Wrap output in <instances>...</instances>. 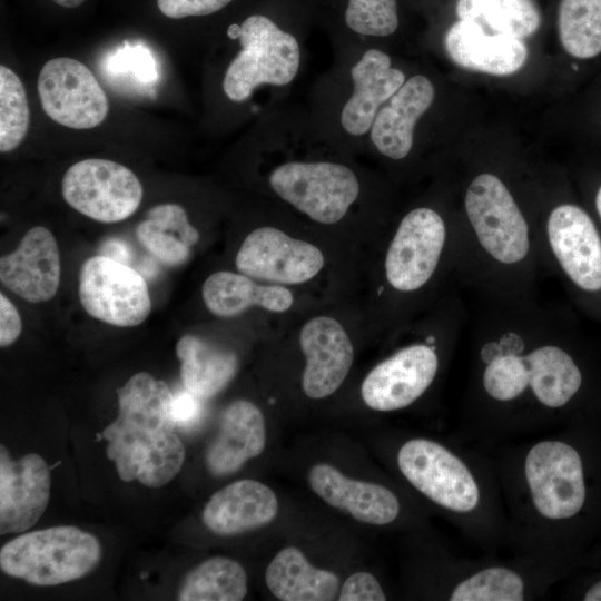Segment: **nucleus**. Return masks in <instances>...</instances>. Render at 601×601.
I'll use <instances>...</instances> for the list:
<instances>
[{
	"label": "nucleus",
	"mask_w": 601,
	"mask_h": 601,
	"mask_svg": "<svg viewBox=\"0 0 601 601\" xmlns=\"http://www.w3.org/2000/svg\"><path fill=\"white\" fill-rule=\"evenodd\" d=\"M584 601H601V579L591 584L582 594Z\"/></svg>",
	"instance_id": "obj_40"
},
{
	"label": "nucleus",
	"mask_w": 601,
	"mask_h": 601,
	"mask_svg": "<svg viewBox=\"0 0 601 601\" xmlns=\"http://www.w3.org/2000/svg\"><path fill=\"white\" fill-rule=\"evenodd\" d=\"M101 558L98 539L76 526L62 525L21 534L0 551L1 570L36 585H57L80 579Z\"/></svg>",
	"instance_id": "obj_11"
},
{
	"label": "nucleus",
	"mask_w": 601,
	"mask_h": 601,
	"mask_svg": "<svg viewBox=\"0 0 601 601\" xmlns=\"http://www.w3.org/2000/svg\"><path fill=\"white\" fill-rule=\"evenodd\" d=\"M30 110L24 87L17 73L0 66V151L14 150L24 139Z\"/></svg>",
	"instance_id": "obj_31"
},
{
	"label": "nucleus",
	"mask_w": 601,
	"mask_h": 601,
	"mask_svg": "<svg viewBox=\"0 0 601 601\" xmlns=\"http://www.w3.org/2000/svg\"><path fill=\"white\" fill-rule=\"evenodd\" d=\"M444 48L459 67L494 76L516 72L528 56L520 39L489 35L475 23L462 20L446 31Z\"/></svg>",
	"instance_id": "obj_23"
},
{
	"label": "nucleus",
	"mask_w": 601,
	"mask_h": 601,
	"mask_svg": "<svg viewBox=\"0 0 601 601\" xmlns=\"http://www.w3.org/2000/svg\"><path fill=\"white\" fill-rule=\"evenodd\" d=\"M459 20L473 22L484 32L523 39L541 23L538 8L531 0H457Z\"/></svg>",
	"instance_id": "obj_28"
},
{
	"label": "nucleus",
	"mask_w": 601,
	"mask_h": 601,
	"mask_svg": "<svg viewBox=\"0 0 601 601\" xmlns=\"http://www.w3.org/2000/svg\"><path fill=\"white\" fill-rule=\"evenodd\" d=\"M200 400L186 388L173 394L171 416L176 426L189 427L199 420L203 410Z\"/></svg>",
	"instance_id": "obj_37"
},
{
	"label": "nucleus",
	"mask_w": 601,
	"mask_h": 601,
	"mask_svg": "<svg viewBox=\"0 0 601 601\" xmlns=\"http://www.w3.org/2000/svg\"><path fill=\"white\" fill-rule=\"evenodd\" d=\"M78 290L83 309L109 325L137 326L151 311L144 275L104 255L92 256L82 264Z\"/></svg>",
	"instance_id": "obj_12"
},
{
	"label": "nucleus",
	"mask_w": 601,
	"mask_h": 601,
	"mask_svg": "<svg viewBox=\"0 0 601 601\" xmlns=\"http://www.w3.org/2000/svg\"><path fill=\"white\" fill-rule=\"evenodd\" d=\"M461 440L485 447L552 431L579 398L584 372L560 311L476 299Z\"/></svg>",
	"instance_id": "obj_1"
},
{
	"label": "nucleus",
	"mask_w": 601,
	"mask_h": 601,
	"mask_svg": "<svg viewBox=\"0 0 601 601\" xmlns=\"http://www.w3.org/2000/svg\"><path fill=\"white\" fill-rule=\"evenodd\" d=\"M61 190L70 207L100 223L125 220L138 209L144 194L129 168L100 158L73 164L63 176Z\"/></svg>",
	"instance_id": "obj_13"
},
{
	"label": "nucleus",
	"mask_w": 601,
	"mask_h": 601,
	"mask_svg": "<svg viewBox=\"0 0 601 601\" xmlns=\"http://www.w3.org/2000/svg\"><path fill=\"white\" fill-rule=\"evenodd\" d=\"M226 38L236 48L220 77L221 95L259 119L283 105L299 79L306 60L304 38L300 30L266 13L230 23Z\"/></svg>",
	"instance_id": "obj_7"
},
{
	"label": "nucleus",
	"mask_w": 601,
	"mask_h": 601,
	"mask_svg": "<svg viewBox=\"0 0 601 601\" xmlns=\"http://www.w3.org/2000/svg\"><path fill=\"white\" fill-rule=\"evenodd\" d=\"M467 318L460 307L442 326L423 341L401 346L376 364L365 376L361 395L364 403L378 412L410 407L434 385Z\"/></svg>",
	"instance_id": "obj_9"
},
{
	"label": "nucleus",
	"mask_w": 601,
	"mask_h": 601,
	"mask_svg": "<svg viewBox=\"0 0 601 601\" xmlns=\"http://www.w3.org/2000/svg\"><path fill=\"white\" fill-rule=\"evenodd\" d=\"M100 255L110 257L117 262L127 265H130L132 259V252L130 246L118 238H110L104 242Z\"/></svg>",
	"instance_id": "obj_39"
},
{
	"label": "nucleus",
	"mask_w": 601,
	"mask_h": 601,
	"mask_svg": "<svg viewBox=\"0 0 601 601\" xmlns=\"http://www.w3.org/2000/svg\"><path fill=\"white\" fill-rule=\"evenodd\" d=\"M269 591L283 601H331L338 597V577L315 568L304 553L287 546L280 550L266 569Z\"/></svg>",
	"instance_id": "obj_25"
},
{
	"label": "nucleus",
	"mask_w": 601,
	"mask_h": 601,
	"mask_svg": "<svg viewBox=\"0 0 601 601\" xmlns=\"http://www.w3.org/2000/svg\"><path fill=\"white\" fill-rule=\"evenodd\" d=\"M595 209L601 220V186L598 188L594 199Z\"/></svg>",
	"instance_id": "obj_42"
},
{
	"label": "nucleus",
	"mask_w": 601,
	"mask_h": 601,
	"mask_svg": "<svg viewBox=\"0 0 601 601\" xmlns=\"http://www.w3.org/2000/svg\"><path fill=\"white\" fill-rule=\"evenodd\" d=\"M118 415L102 432L107 455L121 480L149 487L169 483L185 461V447L174 432L173 393L146 372L117 390Z\"/></svg>",
	"instance_id": "obj_6"
},
{
	"label": "nucleus",
	"mask_w": 601,
	"mask_h": 601,
	"mask_svg": "<svg viewBox=\"0 0 601 601\" xmlns=\"http://www.w3.org/2000/svg\"><path fill=\"white\" fill-rule=\"evenodd\" d=\"M542 270L587 296L601 294V234L580 206L560 201L535 215Z\"/></svg>",
	"instance_id": "obj_10"
},
{
	"label": "nucleus",
	"mask_w": 601,
	"mask_h": 601,
	"mask_svg": "<svg viewBox=\"0 0 601 601\" xmlns=\"http://www.w3.org/2000/svg\"><path fill=\"white\" fill-rule=\"evenodd\" d=\"M265 445L266 425L260 410L249 401H234L225 408L219 432L206 451V465L215 476L233 474L257 457Z\"/></svg>",
	"instance_id": "obj_22"
},
{
	"label": "nucleus",
	"mask_w": 601,
	"mask_h": 601,
	"mask_svg": "<svg viewBox=\"0 0 601 601\" xmlns=\"http://www.w3.org/2000/svg\"><path fill=\"white\" fill-rule=\"evenodd\" d=\"M490 452L506 518L505 546L563 570L566 529L587 506L583 456L568 436L552 431L500 443Z\"/></svg>",
	"instance_id": "obj_2"
},
{
	"label": "nucleus",
	"mask_w": 601,
	"mask_h": 601,
	"mask_svg": "<svg viewBox=\"0 0 601 601\" xmlns=\"http://www.w3.org/2000/svg\"><path fill=\"white\" fill-rule=\"evenodd\" d=\"M298 339L306 361L304 393L316 400L332 395L353 364L354 349L347 333L337 319L316 316L303 325Z\"/></svg>",
	"instance_id": "obj_18"
},
{
	"label": "nucleus",
	"mask_w": 601,
	"mask_h": 601,
	"mask_svg": "<svg viewBox=\"0 0 601 601\" xmlns=\"http://www.w3.org/2000/svg\"><path fill=\"white\" fill-rule=\"evenodd\" d=\"M52 1L65 8H77L80 4H82L86 0H52Z\"/></svg>",
	"instance_id": "obj_41"
},
{
	"label": "nucleus",
	"mask_w": 601,
	"mask_h": 601,
	"mask_svg": "<svg viewBox=\"0 0 601 601\" xmlns=\"http://www.w3.org/2000/svg\"><path fill=\"white\" fill-rule=\"evenodd\" d=\"M337 599L339 601H385L387 597L373 574L356 572L346 579Z\"/></svg>",
	"instance_id": "obj_34"
},
{
	"label": "nucleus",
	"mask_w": 601,
	"mask_h": 601,
	"mask_svg": "<svg viewBox=\"0 0 601 601\" xmlns=\"http://www.w3.org/2000/svg\"><path fill=\"white\" fill-rule=\"evenodd\" d=\"M234 0H157L162 14L171 19L204 17L216 13Z\"/></svg>",
	"instance_id": "obj_35"
},
{
	"label": "nucleus",
	"mask_w": 601,
	"mask_h": 601,
	"mask_svg": "<svg viewBox=\"0 0 601 601\" xmlns=\"http://www.w3.org/2000/svg\"><path fill=\"white\" fill-rule=\"evenodd\" d=\"M50 496V469L36 453L12 459L0 447V534L20 533L43 514Z\"/></svg>",
	"instance_id": "obj_17"
},
{
	"label": "nucleus",
	"mask_w": 601,
	"mask_h": 601,
	"mask_svg": "<svg viewBox=\"0 0 601 601\" xmlns=\"http://www.w3.org/2000/svg\"><path fill=\"white\" fill-rule=\"evenodd\" d=\"M112 70L132 71L144 82L154 81L157 76L155 62L144 48H127L120 51L112 60Z\"/></svg>",
	"instance_id": "obj_36"
},
{
	"label": "nucleus",
	"mask_w": 601,
	"mask_h": 601,
	"mask_svg": "<svg viewBox=\"0 0 601 601\" xmlns=\"http://www.w3.org/2000/svg\"><path fill=\"white\" fill-rule=\"evenodd\" d=\"M559 37L564 50L579 59L601 52V0H561Z\"/></svg>",
	"instance_id": "obj_30"
},
{
	"label": "nucleus",
	"mask_w": 601,
	"mask_h": 601,
	"mask_svg": "<svg viewBox=\"0 0 601 601\" xmlns=\"http://www.w3.org/2000/svg\"><path fill=\"white\" fill-rule=\"evenodd\" d=\"M334 47L377 45L390 39L400 27L397 0H344Z\"/></svg>",
	"instance_id": "obj_27"
},
{
	"label": "nucleus",
	"mask_w": 601,
	"mask_h": 601,
	"mask_svg": "<svg viewBox=\"0 0 601 601\" xmlns=\"http://www.w3.org/2000/svg\"><path fill=\"white\" fill-rule=\"evenodd\" d=\"M235 264L239 273L276 285L313 279L324 267L322 250L273 226L252 230L243 240Z\"/></svg>",
	"instance_id": "obj_15"
},
{
	"label": "nucleus",
	"mask_w": 601,
	"mask_h": 601,
	"mask_svg": "<svg viewBox=\"0 0 601 601\" xmlns=\"http://www.w3.org/2000/svg\"><path fill=\"white\" fill-rule=\"evenodd\" d=\"M37 87L46 115L65 127H97L109 111L108 98L96 77L73 58L47 61L39 72Z\"/></svg>",
	"instance_id": "obj_14"
},
{
	"label": "nucleus",
	"mask_w": 601,
	"mask_h": 601,
	"mask_svg": "<svg viewBox=\"0 0 601 601\" xmlns=\"http://www.w3.org/2000/svg\"><path fill=\"white\" fill-rule=\"evenodd\" d=\"M247 593V574L235 560L215 556L194 568L178 593L181 601H239Z\"/></svg>",
	"instance_id": "obj_29"
},
{
	"label": "nucleus",
	"mask_w": 601,
	"mask_h": 601,
	"mask_svg": "<svg viewBox=\"0 0 601 601\" xmlns=\"http://www.w3.org/2000/svg\"><path fill=\"white\" fill-rule=\"evenodd\" d=\"M278 513L274 491L255 480H239L211 495L201 514L219 535L240 534L270 523Z\"/></svg>",
	"instance_id": "obj_21"
},
{
	"label": "nucleus",
	"mask_w": 601,
	"mask_h": 601,
	"mask_svg": "<svg viewBox=\"0 0 601 601\" xmlns=\"http://www.w3.org/2000/svg\"><path fill=\"white\" fill-rule=\"evenodd\" d=\"M60 254L49 229L36 226L18 247L0 258V280L11 292L30 303L50 300L60 283Z\"/></svg>",
	"instance_id": "obj_19"
},
{
	"label": "nucleus",
	"mask_w": 601,
	"mask_h": 601,
	"mask_svg": "<svg viewBox=\"0 0 601 601\" xmlns=\"http://www.w3.org/2000/svg\"><path fill=\"white\" fill-rule=\"evenodd\" d=\"M435 97V85L427 75H408L401 88L378 110L365 151L391 162L407 160L414 151L416 127L432 109Z\"/></svg>",
	"instance_id": "obj_16"
},
{
	"label": "nucleus",
	"mask_w": 601,
	"mask_h": 601,
	"mask_svg": "<svg viewBox=\"0 0 601 601\" xmlns=\"http://www.w3.org/2000/svg\"><path fill=\"white\" fill-rule=\"evenodd\" d=\"M22 331L21 317L16 306L4 294H0V345L13 344Z\"/></svg>",
	"instance_id": "obj_38"
},
{
	"label": "nucleus",
	"mask_w": 601,
	"mask_h": 601,
	"mask_svg": "<svg viewBox=\"0 0 601 601\" xmlns=\"http://www.w3.org/2000/svg\"><path fill=\"white\" fill-rule=\"evenodd\" d=\"M333 52L332 66L312 88L307 109L343 148L364 152L378 110L408 75L383 46H337Z\"/></svg>",
	"instance_id": "obj_5"
},
{
	"label": "nucleus",
	"mask_w": 601,
	"mask_h": 601,
	"mask_svg": "<svg viewBox=\"0 0 601 601\" xmlns=\"http://www.w3.org/2000/svg\"><path fill=\"white\" fill-rule=\"evenodd\" d=\"M147 218L175 233L187 246L199 240L198 230L190 224L186 210L177 204H160L149 209Z\"/></svg>",
	"instance_id": "obj_33"
},
{
	"label": "nucleus",
	"mask_w": 601,
	"mask_h": 601,
	"mask_svg": "<svg viewBox=\"0 0 601 601\" xmlns=\"http://www.w3.org/2000/svg\"><path fill=\"white\" fill-rule=\"evenodd\" d=\"M404 480L485 552L505 546L506 518L493 457L486 447L415 436L397 450Z\"/></svg>",
	"instance_id": "obj_4"
},
{
	"label": "nucleus",
	"mask_w": 601,
	"mask_h": 601,
	"mask_svg": "<svg viewBox=\"0 0 601 601\" xmlns=\"http://www.w3.org/2000/svg\"><path fill=\"white\" fill-rule=\"evenodd\" d=\"M184 387L200 397L210 398L224 390L238 368L237 356L195 335H184L176 344Z\"/></svg>",
	"instance_id": "obj_26"
},
{
	"label": "nucleus",
	"mask_w": 601,
	"mask_h": 601,
	"mask_svg": "<svg viewBox=\"0 0 601 601\" xmlns=\"http://www.w3.org/2000/svg\"><path fill=\"white\" fill-rule=\"evenodd\" d=\"M201 296L207 309L218 317H234L253 306L283 313L294 303L292 292L283 285L257 284L242 273L227 270L208 276L203 284Z\"/></svg>",
	"instance_id": "obj_24"
},
{
	"label": "nucleus",
	"mask_w": 601,
	"mask_h": 601,
	"mask_svg": "<svg viewBox=\"0 0 601 601\" xmlns=\"http://www.w3.org/2000/svg\"><path fill=\"white\" fill-rule=\"evenodd\" d=\"M144 248L156 259L168 266L184 264L190 256V248L175 233L147 218L136 229Z\"/></svg>",
	"instance_id": "obj_32"
},
{
	"label": "nucleus",
	"mask_w": 601,
	"mask_h": 601,
	"mask_svg": "<svg viewBox=\"0 0 601 601\" xmlns=\"http://www.w3.org/2000/svg\"><path fill=\"white\" fill-rule=\"evenodd\" d=\"M308 484L328 505L346 511L359 522L387 525L402 512L400 497L391 489L349 479L329 464L312 466Z\"/></svg>",
	"instance_id": "obj_20"
},
{
	"label": "nucleus",
	"mask_w": 601,
	"mask_h": 601,
	"mask_svg": "<svg viewBox=\"0 0 601 601\" xmlns=\"http://www.w3.org/2000/svg\"><path fill=\"white\" fill-rule=\"evenodd\" d=\"M253 140L272 196L308 219L335 225L362 200L364 180L353 154L308 109L284 102L257 119Z\"/></svg>",
	"instance_id": "obj_3"
},
{
	"label": "nucleus",
	"mask_w": 601,
	"mask_h": 601,
	"mask_svg": "<svg viewBox=\"0 0 601 601\" xmlns=\"http://www.w3.org/2000/svg\"><path fill=\"white\" fill-rule=\"evenodd\" d=\"M456 258V217L418 205L400 218L391 236L383 260L384 279L396 296H416L440 277L455 279Z\"/></svg>",
	"instance_id": "obj_8"
}]
</instances>
